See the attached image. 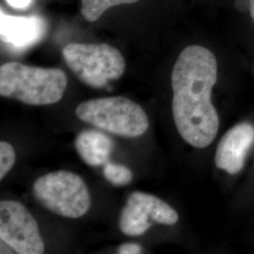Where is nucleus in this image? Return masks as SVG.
Returning a JSON list of instances; mask_svg holds the SVG:
<instances>
[{
	"label": "nucleus",
	"instance_id": "obj_7",
	"mask_svg": "<svg viewBox=\"0 0 254 254\" xmlns=\"http://www.w3.org/2000/svg\"><path fill=\"white\" fill-rule=\"evenodd\" d=\"M254 143V126L249 123L236 125L218 142L215 155L217 167L232 175L239 173Z\"/></svg>",
	"mask_w": 254,
	"mask_h": 254
},
{
	"label": "nucleus",
	"instance_id": "obj_10",
	"mask_svg": "<svg viewBox=\"0 0 254 254\" xmlns=\"http://www.w3.org/2000/svg\"><path fill=\"white\" fill-rule=\"evenodd\" d=\"M118 224L124 235L139 236L144 235L151 228L153 221L148 217L143 207L129 195L126 205L122 209Z\"/></svg>",
	"mask_w": 254,
	"mask_h": 254
},
{
	"label": "nucleus",
	"instance_id": "obj_13",
	"mask_svg": "<svg viewBox=\"0 0 254 254\" xmlns=\"http://www.w3.org/2000/svg\"><path fill=\"white\" fill-rule=\"evenodd\" d=\"M103 174L110 184L118 187L127 186L133 180V173L127 167L109 161L104 165Z\"/></svg>",
	"mask_w": 254,
	"mask_h": 254
},
{
	"label": "nucleus",
	"instance_id": "obj_11",
	"mask_svg": "<svg viewBox=\"0 0 254 254\" xmlns=\"http://www.w3.org/2000/svg\"><path fill=\"white\" fill-rule=\"evenodd\" d=\"M130 195L143 207L153 222L164 225H174L177 223L179 219L178 213L164 200L143 192H133Z\"/></svg>",
	"mask_w": 254,
	"mask_h": 254
},
{
	"label": "nucleus",
	"instance_id": "obj_2",
	"mask_svg": "<svg viewBox=\"0 0 254 254\" xmlns=\"http://www.w3.org/2000/svg\"><path fill=\"white\" fill-rule=\"evenodd\" d=\"M67 77L58 68L8 63L0 68V95L29 106H47L61 100Z\"/></svg>",
	"mask_w": 254,
	"mask_h": 254
},
{
	"label": "nucleus",
	"instance_id": "obj_9",
	"mask_svg": "<svg viewBox=\"0 0 254 254\" xmlns=\"http://www.w3.org/2000/svg\"><path fill=\"white\" fill-rule=\"evenodd\" d=\"M75 149L82 160L91 167H100L109 162L114 141L97 130H84L75 139Z\"/></svg>",
	"mask_w": 254,
	"mask_h": 254
},
{
	"label": "nucleus",
	"instance_id": "obj_18",
	"mask_svg": "<svg viewBox=\"0 0 254 254\" xmlns=\"http://www.w3.org/2000/svg\"><path fill=\"white\" fill-rule=\"evenodd\" d=\"M251 4H252V6H251V14H252V17L254 19V0H251Z\"/></svg>",
	"mask_w": 254,
	"mask_h": 254
},
{
	"label": "nucleus",
	"instance_id": "obj_17",
	"mask_svg": "<svg viewBox=\"0 0 254 254\" xmlns=\"http://www.w3.org/2000/svg\"><path fill=\"white\" fill-rule=\"evenodd\" d=\"M251 0H236V8L241 12L251 11Z\"/></svg>",
	"mask_w": 254,
	"mask_h": 254
},
{
	"label": "nucleus",
	"instance_id": "obj_3",
	"mask_svg": "<svg viewBox=\"0 0 254 254\" xmlns=\"http://www.w3.org/2000/svg\"><path fill=\"white\" fill-rule=\"evenodd\" d=\"M75 113L84 123L125 137L142 136L149 127L144 109L123 96L85 101L77 107Z\"/></svg>",
	"mask_w": 254,
	"mask_h": 254
},
{
	"label": "nucleus",
	"instance_id": "obj_4",
	"mask_svg": "<svg viewBox=\"0 0 254 254\" xmlns=\"http://www.w3.org/2000/svg\"><path fill=\"white\" fill-rule=\"evenodd\" d=\"M63 56L80 81L96 89L118 79L126 70L123 55L107 44H69L64 47Z\"/></svg>",
	"mask_w": 254,
	"mask_h": 254
},
{
	"label": "nucleus",
	"instance_id": "obj_6",
	"mask_svg": "<svg viewBox=\"0 0 254 254\" xmlns=\"http://www.w3.org/2000/svg\"><path fill=\"white\" fill-rule=\"evenodd\" d=\"M0 238L19 254H42L45 243L37 221L22 203L0 202Z\"/></svg>",
	"mask_w": 254,
	"mask_h": 254
},
{
	"label": "nucleus",
	"instance_id": "obj_1",
	"mask_svg": "<svg viewBox=\"0 0 254 254\" xmlns=\"http://www.w3.org/2000/svg\"><path fill=\"white\" fill-rule=\"evenodd\" d=\"M217 77L216 57L203 46L186 47L173 66L174 123L183 139L195 148L207 147L218 135L219 118L211 101Z\"/></svg>",
	"mask_w": 254,
	"mask_h": 254
},
{
	"label": "nucleus",
	"instance_id": "obj_5",
	"mask_svg": "<svg viewBox=\"0 0 254 254\" xmlns=\"http://www.w3.org/2000/svg\"><path fill=\"white\" fill-rule=\"evenodd\" d=\"M33 195L43 207L64 218H81L91 207V196L85 182L68 171L39 177L33 184Z\"/></svg>",
	"mask_w": 254,
	"mask_h": 254
},
{
	"label": "nucleus",
	"instance_id": "obj_12",
	"mask_svg": "<svg viewBox=\"0 0 254 254\" xmlns=\"http://www.w3.org/2000/svg\"><path fill=\"white\" fill-rule=\"evenodd\" d=\"M139 0H81V13L89 22H95L107 9L114 6L132 4Z\"/></svg>",
	"mask_w": 254,
	"mask_h": 254
},
{
	"label": "nucleus",
	"instance_id": "obj_14",
	"mask_svg": "<svg viewBox=\"0 0 254 254\" xmlns=\"http://www.w3.org/2000/svg\"><path fill=\"white\" fill-rule=\"evenodd\" d=\"M15 162V152L6 141L0 142V179H3L9 173Z\"/></svg>",
	"mask_w": 254,
	"mask_h": 254
},
{
	"label": "nucleus",
	"instance_id": "obj_15",
	"mask_svg": "<svg viewBox=\"0 0 254 254\" xmlns=\"http://www.w3.org/2000/svg\"><path fill=\"white\" fill-rule=\"evenodd\" d=\"M119 254H138L142 253L141 246L136 243H125L118 248Z\"/></svg>",
	"mask_w": 254,
	"mask_h": 254
},
{
	"label": "nucleus",
	"instance_id": "obj_16",
	"mask_svg": "<svg viewBox=\"0 0 254 254\" xmlns=\"http://www.w3.org/2000/svg\"><path fill=\"white\" fill-rule=\"evenodd\" d=\"M9 6L14 9H26L32 0H6Z\"/></svg>",
	"mask_w": 254,
	"mask_h": 254
},
{
	"label": "nucleus",
	"instance_id": "obj_8",
	"mask_svg": "<svg viewBox=\"0 0 254 254\" xmlns=\"http://www.w3.org/2000/svg\"><path fill=\"white\" fill-rule=\"evenodd\" d=\"M45 31L46 24L38 16H12L1 10V40L14 50H25L35 45L44 36Z\"/></svg>",
	"mask_w": 254,
	"mask_h": 254
}]
</instances>
